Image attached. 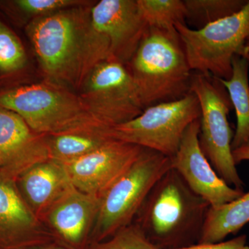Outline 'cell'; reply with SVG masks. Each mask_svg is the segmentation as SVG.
<instances>
[{
	"label": "cell",
	"mask_w": 249,
	"mask_h": 249,
	"mask_svg": "<svg viewBox=\"0 0 249 249\" xmlns=\"http://www.w3.org/2000/svg\"><path fill=\"white\" fill-rule=\"evenodd\" d=\"M210 208L173 168L157 181L134 219V224L160 249L196 245Z\"/></svg>",
	"instance_id": "6da1fadb"
},
{
	"label": "cell",
	"mask_w": 249,
	"mask_h": 249,
	"mask_svg": "<svg viewBox=\"0 0 249 249\" xmlns=\"http://www.w3.org/2000/svg\"><path fill=\"white\" fill-rule=\"evenodd\" d=\"M125 65L143 109L191 92L193 71L175 27H147Z\"/></svg>",
	"instance_id": "7a4b0ae2"
},
{
	"label": "cell",
	"mask_w": 249,
	"mask_h": 249,
	"mask_svg": "<svg viewBox=\"0 0 249 249\" xmlns=\"http://www.w3.org/2000/svg\"><path fill=\"white\" fill-rule=\"evenodd\" d=\"M89 12V7L82 5L35 18L28 24V36L50 81L79 88Z\"/></svg>",
	"instance_id": "3957f363"
},
{
	"label": "cell",
	"mask_w": 249,
	"mask_h": 249,
	"mask_svg": "<svg viewBox=\"0 0 249 249\" xmlns=\"http://www.w3.org/2000/svg\"><path fill=\"white\" fill-rule=\"evenodd\" d=\"M0 107L16 113L42 135L110 129L90 114L80 96L52 81L0 93Z\"/></svg>",
	"instance_id": "277c9868"
},
{
	"label": "cell",
	"mask_w": 249,
	"mask_h": 249,
	"mask_svg": "<svg viewBox=\"0 0 249 249\" xmlns=\"http://www.w3.org/2000/svg\"><path fill=\"white\" fill-rule=\"evenodd\" d=\"M171 168L170 157L142 148L131 168L101 196L89 245L132 224L152 188Z\"/></svg>",
	"instance_id": "5b68a950"
},
{
	"label": "cell",
	"mask_w": 249,
	"mask_h": 249,
	"mask_svg": "<svg viewBox=\"0 0 249 249\" xmlns=\"http://www.w3.org/2000/svg\"><path fill=\"white\" fill-rule=\"evenodd\" d=\"M147 26L137 0H101L89 8L85 40L84 73L113 58L126 64L139 45Z\"/></svg>",
	"instance_id": "8992f818"
},
{
	"label": "cell",
	"mask_w": 249,
	"mask_h": 249,
	"mask_svg": "<svg viewBox=\"0 0 249 249\" xmlns=\"http://www.w3.org/2000/svg\"><path fill=\"white\" fill-rule=\"evenodd\" d=\"M191 92L200 107L201 150L220 178L231 186L243 190L245 183L232 157L234 133L228 120L232 106L227 89L215 77L193 71Z\"/></svg>",
	"instance_id": "52a82bcc"
},
{
	"label": "cell",
	"mask_w": 249,
	"mask_h": 249,
	"mask_svg": "<svg viewBox=\"0 0 249 249\" xmlns=\"http://www.w3.org/2000/svg\"><path fill=\"white\" fill-rule=\"evenodd\" d=\"M175 28L192 71L229 80L232 58L242 53L249 37V0L238 12L200 29L181 23Z\"/></svg>",
	"instance_id": "ba28073f"
},
{
	"label": "cell",
	"mask_w": 249,
	"mask_h": 249,
	"mask_svg": "<svg viewBox=\"0 0 249 249\" xmlns=\"http://www.w3.org/2000/svg\"><path fill=\"white\" fill-rule=\"evenodd\" d=\"M200 119L196 95L145 108L132 120L109 129L111 137L172 157L178 152L187 128Z\"/></svg>",
	"instance_id": "9c48e42d"
},
{
	"label": "cell",
	"mask_w": 249,
	"mask_h": 249,
	"mask_svg": "<svg viewBox=\"0 0 249 249\" xmlns=\"http://www.w3.org/2000/svg\"><path fill=\"white\" fill-rule=\"evenodd\" d=\"M80 88V97L90 114L109 128L132 120L143 111L127 67L115 59L96 65Z\"/></svg>",
	"instance_id": "30bf717a"
},
{
	"label": "cell",
	"mask_w": 249,
	"mask_h": 249,
	"mask_svg": "<svg viewBox=\"0 0 249 249\" xmlns=\"http://www.w3.org/2000/svg\"><path fill=\"white\" fill-rule=\"evenodd\" d=\"M200 120L190 124L183 134L178 152L171 158L172 168L183 178L188 187L207 201L211 208L231 202L245 193L228 184L219 176L199 143Z\"/></svg>",
	"instance_id": "8fae6325"
},
{
	"label": "cell",
	"mask_w": 249,
	"mask_h": 249,
	"mask_svg": "<svg viewBox=\"0 0 249 249\" xmlns=\"http://www.w3.org/2000/svg\"><path fill=\"white\" fill-rule=\"evenodd\" d=\"M142 149L112 138L91 153L63 165L76 189L101 197L134 164Z\"/></svg>",
	"instance_id": "7c38bea8"
},
{
	"label": "cell",
	"mask_w": 249,
	"mask_h": 249,
	"mask_svg": "<svg viewBox=\"0 0 249 249\" xmlns=\"http://www.w3.org/2000/svg\"><path fill=\"white\" fill-rule=\"evenodd\" d=\"M55 242L23 199L16 180L0 171V249H29Z\"/></svg>",
	"instance_id": "4fadbf2b"
},
{
	"label": "cell",
	"mask_w": 249,
	"mask_h": 249,
	"mask_svg": "<svg viewBox=\"0 0 249 249\" xmlns=\"http://www.w3.org/2000/svg\"><path fill=\"white\" fill-rule=\"evenodd\" d=\"M101 204V197L70 188L52 206L42 222L58 243L87 249Z\"/></svg>",
	"instance_id": "5bb4252c"
},
{
	"label": "cell",
	"mask_w": 249,
	"mask_h": 249,
	"mask_svg": "<svg viewBox=\"0 0 249 249\" xmlns=\"http://www.w3.org/2000/svg\"><path fill=\"white\" fill-rule=\"evenodd\" d=\"M46 139L16 113L0 107V171L16 180L32 165L49 160Z\"/></svg>",
	"instance_id": "9a60e30c"
},
{
	"label": "cell",
	"mask_w": 249,
	"mask_h": 249,
	"mask_svg": "<svg viewBox=\"0 0 249 249\" xmlns=\"http://www.w3.org/2000/svg\"><path fill=\"white\" fill-rule=\"evenodd\" d=\"M19 193L40 221L62 196L73 187L65 166L47 160L36 163L16 179Z\"/></svg>",
	"instance_id": "2e32d148"
},
{
	"label": "cell",
	"mask_w": 249,
	"mask_h": 249,
	"mask_svg": "<svg viewBox=\"0 0 249 249\" xmlns=\"http://www.w3.org/2000/svg\"><path fill=\"white\" fill-rule=\"evenodd\" d=\"M249 61L242 55L232 60V75L229 80L218 78L229 93L235 111L237 126L232 141V150L249 144Z\"/></svg>",
	"instance_id": "e0dca14e"
},
{
	"label": "cell",
	"mask_w": 249,
	"mask_h": 249,
	"mask_svg": "<svg viewBox=\"0 0 249 249\" xmlns=\"http://www.w3.org/2000/svg\"><path fill=\"white\" fill-rule=\"evenodd\" d=\"M249 223V191L219 208L210 207L197 244L217 243Z\"/></svg>",
	"instance_id": "ac0fdd59"
},
{
	"label": "cell",
	"mask_w": 249,
	"mask_h": 249,
	"mask_svg": "<svg viewBox=\"0 0 249 249\" xmlns=\"http://www.w3.org/2000/svg\"><path fill=\"white\" fill-rule=\"evenodd\" d=\"M109 129H90L47 135L49 160L62 164L70 163L91 153L113 137Z\"/></svg>",
	"instance_id": "d6986e66"
},
{
	"label": "cell",
	"mask_w": 249,
	"mask_h": 249,
	"mask_svg": "<svg viewBox=\"0 0 249 249\" xmlns=\"http://www.w3.org/2000/svg\"><path fill=\"white\" fill-rule=\"evenodd\" d=\"M248 0H184L186 22L200 29L240 11Z\"/></svg>",
	"instance_id": "ffe728a7"
},
{
	"label": "cell",
	"mask_w": 249,
	"mask_h": 249,
	"mask_svg": "<svg viewBox=\"0 0 249 249\" xmlns=\"http://www.w3.org/2000/svg\"><path fill=\"white\" fill-rule=\"evenodd\" d=\"M137 4L147 27L170 29L186 24L184 0H137Z\"/></svg>",
	"instance_id": "44dd1931"
},
{
	"label": "cell",
	"mask_w": 249,
	"mask_h": 249,
	"mask_svg": "<svg viewBox=\"0 0 249 249\" xmlns=\"http://www.w3.org/2000/svg\"><path fill=\"white\" fill-rule=\"evenodd\" d=\"M27 55L17 36L0 21V71L14 72L23 68Z\"/></svg>",
	"instance_id": "7402d4cb"
},
{
	"label": "cell",
	"mask_w": 249,
	"mask_h": 249,
	"mask_svg": "<svg viewBox=\"0 0 249 249\" xmlns=\"http://www.w3.org/2000/svg\"><path fill=\"white\" fill-rule=\"evenodd\" d=\"M87 249H160L147 239L144 232L132 223L121 229L107 240L90 244Z\"/></svg>",
	"instance_id": "603a6c76"
},
{
	"label": "cell",
	"mask_w": 249,
	"mask_h": 249,
	"mask_svg": "<svg viewBox=\"0 0 249 249\" xmlns=\"http://www.w3.org/2000/svg\"><path fill=\"white\" fill-rule=\"evenodd\" d=\"M88 4L79 0H17L16 6L28 16L35 18L42 17L62 10Z\"/></svg>",
	"instance_id": "cb8c5ba5"
},
{
	"label": "cell",
	"mask_w": 249,
	"mask_h": 249,
	"mask_svg": "<svg viewBox=\"0 0 249 249\" xmlns=\"http://www.w3.org/2000/svg\"><path fill=\"white\" fill-rule=\"evenodd\" d=\"M178 249H249V245L247 244V236L241 235L231 240L222 241L217 243L196 244V245Z\"/></svg>",
	"instance_id": "d4e9b609"
},
{
	"label": "cell",
	"mask_w": 249,
	"mask_h": 249,
	"mask_svg": "<svg viewBox=\"0 0 249 249\" xmlns=\"http://www.w3.org/2000/svg\"><path fill=\"white\" fill-rule=\"evenodd\" d=\"M232 157L236 165L243 161H249V144L232 150Z\"/></svg>",
	"instance_id": "484cf974"
},
{
	"label": "cell",
	"mask_w": 249,
	"mask_h": 249,
	"mask_svg": "<svg viewBox=\"0 0 249 249\" xmlns=\"http://www.w3.org/2000/svg\"><path fill=\"white\" fill-rule=\"evenodd\" d=\"M29 249H71L65 246L58 243V242H52V243L47 244V245H43L38 246V247H34Z\"/></svg>",
	"instance_id": "4316f807"
},
{
	"label": "cell",
	"mask_w": 249,
	"mask_h": 249,
	"mask_svg": "<svg viewBox=\"0 0 249 249\" xmlns=\"http://www.w3.org/2000/svg\"><path fill=\"white\" fill-rule=\"evenodd\" d=\"M245 52L246 53H249V37L248 40H247V42H246L245 46Z\"/></svg>",
	"instance_id": "83f0119b"
},
{
	"label": "cell",
	"mask_w": 249,
	"mask_h": 249,
	"mask_svg": "<svg viewBox=\"0 0 249 249\" xmlns=\"http://www.w3.org/2000/svg\"><path fill=\"white\" fill-rule=\"evenodd\" d=\"M242 55H244V56H245L246 58H247V59H248L249 60V53H246L245 52H243V53L242 54Z\"/></svg>",
	"instance_id": "f1b7e54d"
}]
</instances>
